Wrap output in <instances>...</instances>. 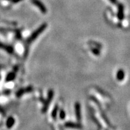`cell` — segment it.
Here are the masks:
<instances>
[{
  "label": "cell",
  "instance_id": "cell-3",
  "mask_svg": "<svg viewBox=\"0 0 130 130\" xmlns=\"http://www.w3.org/2000/svg\"><path fill=\"white\" fill-rule=\"evenodd\" d=\"M32 2L33 3V4L36 5L37 7H38L40 9V12L43 13H46L47 12V7H45V5H44V4H43L40 0H32Z\"/></svg>",
  "mask_w": 130,
  "mask_h": 130
},
{
  "label": "cell",
  "instance_id": "cell-16",
  "mask_svg": "<svg viewBox=\"0 0 130 130\" xmlns=\"http://www.w3.org/2000/svg\"><path fill=\"white\" fill-rule=\"evenodd\" d=\"M22 0H12V1H13V2H15V3H17L18 2H20V1H21Z\"/></svg>",
  "mask_w": 130,
  "mask_h": 130
},
{
  "label": "cell",
  "instance_id": "cell-9",
  "mask_svg": "<svg viewBox=\"0 0 130 130\" xmlns=\"http://www.w3.org/2000/svg\"><path fill=\"white\" fill-rule=\"evenodd\" d=\"M124 77H125V73L124 71L122 69H119L117 71V79L119 81H122L124 79Z\"/></svg>",
  "mask_w": 130,
  "mask_h": 130
},
{
  "label": "cell",
  "instance_id": "cell-7",
  "mask_svg": "<svg viewBox=\"0 0 130 130\" xmlns=\"http://www.w3.org/2000/svg\"><path fill=\"white\" fill-rule=\"evenodd\" d=\"M33 90V88L32 87H28L26 88H22V89H20L19 90H18V92L16 93V96L18 97H21L22 95H23L24 94H26V93H29V92H31Z\"/></svg>",
  "mask_w": 130,
  "mask_h": 130
},
{
  "label": "cell",
  "instance_id": "cell-10",
  "mask_svg": "<svg viewBox=\"0 0 130 130\" xmlns=\"http://www.w3.org/2000/svg\"><path fill=\"white\" fill-rule=\"evenodd\" d=\"M15 77H16V74H15V72H11V73L8 74L7 76L6 81H10L13 80V79L15 78Z\"/></svg>",
  "mask_w": 130,
  "mask_h": 130
},
{
  "label": "cell",
  "instance_id": "cell-15",
  "mask_svg": "<svg viewBox=\"0 0 130 130\" xmlns=\"http://www.w3.org/2000/svg\"><path fill=\"white\" fill-rule=\"evenodd\" d=\"M111 3L113 4H116L117 3V0H109Z\"/></svg>",
  "mask_w": 130,
  "mask_h": 130
},
{
  "label": "cell",
  "instance_id": "cell-1",
  "mask_svg": "<svg viewBox=\"0 0 130 130\" xmlns=\"http://www.w3.org/2000/svg\"><path fill=\"white\" fill-rule=\"evenodd\" d=\"M47 24L46 23L42 24L37 30H36L32 33V34L31 35L30 37H28V39H27L26 42H27L28 43H30L31 42H32L33 41H34V40H36V39L37 38V37L41 34L47 28Z\"/></svg>",
  "mask_w": 130,
  "mask_h": 130
},
{
  "label": "cell",
  "instance_id": "cell-6",
  "mask_svg": "<svg viewBox=\"0 0 130 130\" xmlns=\"http://www.w3.org/2000/svg\"><path fill=\"white\" fill-rule=\"evenodd\" d=\"M117 18L120 21L124 19V7L122 4H119L118 5V11H117Z\"/></svg>",
  "mask_w": 130,
  "mask_h": 130
},
{
  "label": "cell",
  "instance_id": "cell-13",
  "mask_svg": "<svg viewBox=\"0 0 130 130\" xmlns=\"http://www.w3.org/2000/svg\"><path fill=\"white\" fill-rule=\"evenodd\" d=\"M66 117V113L65 111L63 110H61L60 111V117L61 119H64Z\"/></svg>",
  "mask_w": 130,
  "mask_h": 130
},
{
  "label": "cell",
  "instance_id": "cell-14",
  "mask_svg": "<svg viewBox=\"0 0 130 130\" xmlns=\"http://www.w3.org/2000/svg\"><path fill=\"white\" fill-rule=\"evenodd\" d=\"M92 52H93V54H95V55H100V51H99V50H98V49L93 48V49H92Z\"/></svg>",
  "mask_w": 130,
  "mask_h": 130
},
{
  "label": "cell",
  "instance_id": "cell-12",
  "mask_svg": "<svg viewBox=\"0 0 130 130\" xmlns=\"http://www.w3.org/2000/svg\"><path fill=\"white\" fill-rule=\"evenodd\" d=\"M0 47H2V48L4 49V50H6L7 52H9L10 53H12L13 52V48H12L11 47H10V46H7V45H0Z\"/></svg>",
  "mask_w": 130,
  "mask_h": 130
},
{
  "label": "cell",
  "instance_id": "cell-4",
  "mask_svg": "<svg viewBox=\"0 0 130 130\" xmlns=\"http://www.w3.org/2000/svg\"><path fill=\"white\" fill-rule=\"evenodd\" d=\"M75 112L77 119L78 121H81V105L79 103H76L75 104Z\"/></svg>",
  "mask_w": 130,
  "mask_h": 130
},
{
  "label": "cell",
  "instance_id": "cell-8",
  "mask_svg": "<svg viewBox=\"0 0 130 130\" xmlns=\"http://www.w3.org/2000/svg\"><path fill=\"white\" fill-rule=\"evenodd\" d=\"M15 123V120L13 117H10L6 122V126L8 128H11L14 125Z\"/></svg>",
  "mask_w": 130,
  "mask_h": 130
},
{
  "label": "cell",
  "instance_id": "cell-5",
  "mask_svg": "<svg viewBox=\"0 0 130 130\" xmlns=\"http://www.w3.org/2000/svg\"><path fill=\"white\" fill-rule=\"evenodd\" d=\"M65 126L67 128H75V129H81L82 128V125L78 123L72 122H66Z\"/></svg>",
  "mask_w": 130,
  "mask_h": 130
},
{
  "label": "cell",
  "instance_id": "cell-2",
  "mask_svg": "<svg viewBox=\"0 0 130 130\" xmlns=\"http://www.w3.org/2000/svg\"><path fill=\"white\" fill-rule=\"evenodd\" d=\"M54 90H50V91L48 92V98H47V100H46L45 103L44 105H43V108H42V113H45L47 112V110H48L49 105H50V103H51V101H52L53 97H54Z\"/></svg>",
  "mask_w": 130,
  "mask_h": 130
},
{
  "label": "cell",
  "instance_id": "cell-11",
  "mask_svg": "<svg viewBox=\"0 0 130 130\" xmlns=\"http://www.w3.org/2000/svg\"><path fill=\"white\" fill-rule=\"evenodd\" d=\"M58 105H55V107H54V109H53L52 113H51V116L53 119H55L57 117V112H58Z\"/></svg>",
  "mask_w": 130,
  "mask_h": 130
}]
</instances>
